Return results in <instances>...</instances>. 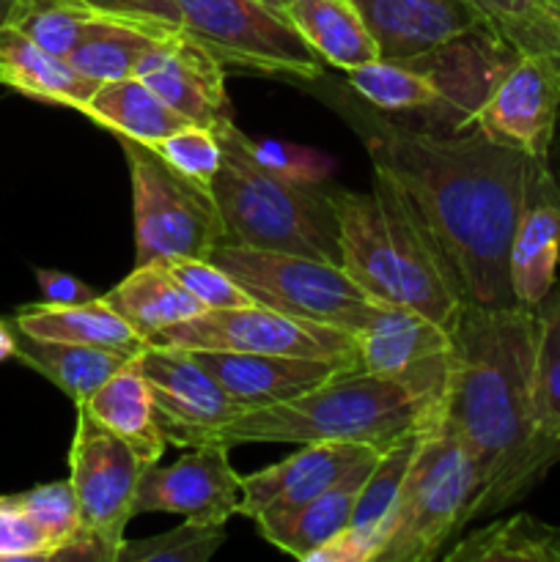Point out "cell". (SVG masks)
<instances>
[{
	"instance_id": "obj_38",
	"label": "cell",
	"mask_w": 560,
	"mask_h": 562,
	"mask_svg": "<svg viewBox=\"0 0 560 562\" xmlns=\"http://www.w3.org/2000/svg\"><path fill=\"white\" fill-rule=\"evenodd\" d=\"M152 148L184 179L212 192L214 179L223 168V143H220L217 132L201 124H187L154 143Z\"/></svg>"
},
{
	"instance_id": "obj_6",
	"label": "cell",
	"mask_w": 560,
	"mask_h": 562,
	"mask_svg": "<svg viewBox=\"0 0 560 562\" xmlns=\"http://www.w3.org/2000/svg\"><path fill=\"white\" fill-rule=\"evenodd\" d=\"M209 261L225 269L256 305L329 324L355 338L371 322L379 305L346 274L344 267L318 258L220 241Z\"/></svg>"
},
{
	"instance_id": "obj_22",
	"label": "cell",
	"mask_w": 560,
	"mask_h": 562,
	"mask_svg": "<svg viewBox=\"0 0 560 562\" xmlns=\"http://www.w3.org/2000/svg\"><path fill=\"white\" fill-rule=\"evenodd\" d=\"M329 195L335 201L340 225V256H344L340 267L373 302L399 305L393 250L373 192L333 190Z\"/></svg>"
},
{
	"instance_id": "obj_10",
	"label": "cell",
	"mask_w": 560,
	"mask_h": 562,
	"mask_svg": "<svg viewBox=\"0 0 560 562\" xmlns=\"http://www.w3.org/2000/svg\"><path fill=\"white\" fill-rule=\"evenodd\" d=\"M148 344L179 346V349L245 351V355L305 357V360L335 362L360 368L357 338L329 324L307 322L264 305L203 311L201 316L181 322L154 335Z\"/></svg>"
},
{
	"instance_id": "obj_25",
	"label": "cell",
	"mask_w": 560,
	"mask_h": 562,
	"mask_svg": "<svg viewBox=\"0 0 560 562\" xmlns=\"http://www.w3.org/2000/svg\"><path fill=\"white\" fill-rule=\"evenodd\" d=\"M110 311L119 313L143 340L176 327L181 322L201 316L206 307L187 294L184 285L173 278L168 263L152 261L132 269L115 289L102 296Z\"/></svg>"
},
{
	"instance_id": "obj_27",
	"label": "cell",
	"mask_w": 560,
	"mask_h": 562,
	"mask_svg": "<svg viewBox=\"0 0 560 562\" xmlns=\"http://www.w3.org/2000/svg\"><path fill=\"white\" fill-rule=\"evenodd\" d=\"M14 327L31 338L99 346L130 357L141 355L148 346L119 313L104 305L102 296L82 305H49V302L25 305L16 311Z\"/></svg>"
},
{
	"instance_id": "obj_11",
	"label": "cell",
	"mask_w": 560,
	"mask_h": 562,
	"mask_svg": "<svg viewBox=\"0 0 560 562\" xmlns=\"http://www.w3.org/2000/svg\"><path fill=\"white\" fill-rule=\"evenodd\" d=\"M137 360L168 445L190 450L220 442L223 428L242 415V406L228 398L190 349L148 344Z\"/></svg>"
},
{
	"instance_id": "obj_43",
	"label": "cell",
	"mask_w": 560,
	"mask_h": 562,
	"mask_svg": "<svg viewBox=\"0 0 560 562\" xmlns=\"http://www.w3.org/2000/svg\"><path fill=\"white\" fill-rule=\"evenodd\" d=\"M36 283L49 305H82V302L99 300L97 291L77 280L75 274L55 272V269H36Z\"/></svg>"
},
{
	"instance_id": "obj_23",
	"label": "cell",
	"mask_w": 560,
	"mask_h": 562,
	"mask_svg": "<svg viewBox=\"0 0 560 562\" xmlns=\"http://www.w3.org/2000/svg\"><path fill=\"white\" fill-rule=\"evenodd\" d=\"M377 459L379 453L368 456L366 461L351 467L338 483H333L327 492L313 497L302 508L278 516V519L258 521L256 527L261 530L264 541L272 543L280 552L291 554V558L307 562L313 552H318L324 543L333 541L338 532L349 527L357 499H360L362 486H366Z\"/></svg>"
},
{
	"instance_id": "obj_9",
	"label": "cell",
	"mask_w": 560,
	"mask_h": 562,
	"mask_svg": "<svg viewBox=\"0 0 560 562\" xmlns=\"http://www.w3.org/2000/svg\"><path fill=\"white\" fill-rule=\"evenodd\" d=\"M181 31L203 44L220 64L264 75L322 80L324 60L289 22L261 0H176Z\"/></svg>"
},
{
	"instance_id": "obj_19",
	"label": "cell",
	"mask_w": 560,
	"mask_h": 562,
	"mask_svg": "<svg viewBox=\"0 0 560 562\" xmlns=\"http://www.w3.org/2000/svg\"><path fill=\"white\" fill-rule=\"evenodd\" d=\"M560 263V179L536 162L527 201L511 241V291L516 305L538 307L555 289Z\"/></svg>"
},
{
	"instance_id": "obj_33",
	"label": "cell",
	"mask_w": 560,
	"mask_h": 562,
	"mask_svg": "<svg viewBox=\"0 0 560 562\" xmlns=\"http://www.w3.org/2000/svg\"><path fill=\"white\" fill-rule=\"evenodd\" d=\"M159 38L163 36H157V33H146L141 27L126 25V22L102 16L86 33V38L71 49L66 60L82 77L102 86V82L135 77L141 60L152 53V47Z\"/></svg>"
},
{
	"instance_id": "obj_28",
	"label": "cell",
	"mask_w": 560,
	"mask_h": 562,
	"mask_svg": "<svg viewBox=\"0 0 560 562\" xmlns=\"http://www.w3.org/2000/svg\"><path fill=\"white\" fill-rule=\"evenodd\" d=\"M285 16L324 64L349 71L379 58V47L351 0H289Z\"/></svg>"
},
{
	"instance_id": "obj_46",
	"label": "cell",
	"mask_w": 560,
	"mask_h": 562,
	"mask_svg": "<svg viewBox=\"0 0 560 562\" xmlns=\"http://www.w3.org/2000/svg\"><path fill=\"white\" fill-rule=\"evenodd\" d=\"M261 3H267L269 9L280 11V14H285V5H289V0H261Z\"/></svg>"
},
{
	"instance_id": "obj_14",
	"label": "cell",
	"mask_w": 560,
	"mask_h": 562,
	"mask_svg": "<svg viewBox=\"0 0 560 562\" xmlns=\"http://www.w3.org/2000/svg\"><path fill=\"white\" fill-rule=\"evenodd\" d=\"M228 445L190 448L170 467H148L137 486V514H173L192 525L225 527L239 514L242 475L228 461Z\"/></svg>"
},
{
	"instance_id": "obj_36",
	"label": "cell",
	"mask_w": 560,
	"mask_h": 562,
	"mask_svg": "<svg viewBox=\"0 0 560 562\" xmlns=\"http://www.w3.org/2000/svg\"><path fill=\"white\" fill-rule=\"evenodd\" d=\"M14 499L31 516L33 525L42 530V536L47 538L53 560H58V554L66 552L82 536L80 508H77L69 481L44 483V486L31 488V492L14 494Z\"/></svg>"
},
{
	"instance_id": "obj_37",
	"label": "cell",
	"mask_w": 560,
	"mask_h": 562,
	"mask_svg": "<svg viewBox=\"0 0 560 562\" xmlns=\"http://www.w3.org/2000/svg\"><path fill=\"white\" fill-rule=\"evenodd\" d=\"M223 543V527L181 521L179 527L163 536L126 541L119 562H206Z\"/></svg>"
},
{
	"instance_id": "obj_5",
	"label": "cell",
	"mask_w": 560,
	"mask_h": 562,
	"mask_svg": "<svg viewBox=\"0 0 560 562\" xmlns=\"http://www.w3.org/2000/svg\"><path fill=\"white\" fill-rule=\"evenodd\" d=\"M481 472L459 437L437 420L421 434L401 486L395 525L377 562H432L470 521Z\"/></svg>"
},
{
	"instance_id": "obj_4",
	"label": "cell",
	"mask_w": 560,
	"mask_h": 562,
	"mask_svg": "<svg viewBox=\"0 0 560 562\" xmlns=\"http://www.w3.org/2000/svg\"><path fill=\"white\" fill-rule=\"evenodd\" d=\"M214 132L223 143V168L212 195L223 217L225 241L340 267V225L333 195L313 181H291L264 170L247 154V135L234 121Z\"/></svg>"
},
{
	"instance_id": "obj_41",
	"label": "cell",
	"mask_w": 560,
	"mask_h": 562,
	"mask_svg": "<svg viewBox=\"0 0 560 562\" xmlns=\"http://www.w3.org/2000/svg\"><path fill=\"white\" fill-rule=\"evenodd\" d=\"M82 3L91 5L97 14L157 36L181 31V11L176 0H82Z\"/></svg>"
},
{
	"instance_id": "obj_45",
	"label": "cell",
	"mask_w": 560,
	"mask_h": 562,
	"mask_svg": "<svg viewBox=\"0 0 560 562\" xmlns=\"http://www.w3.org/2000/svg\"><path fill=\"white\" fill-rule=\"evenodd\" d=\"M25 0H0V27H9L20 20Z\"/></svg>"
},
{
	"instance_id": "obj_31",
	"label": "cell",
	"mask_w": 560,
	"mask_h": 562,
	"mask_svg": "<svg viewBox=\"0 0 560 562\" xmlns=\"http://www.w3.org/2000/svg\"><path fill=\"white\" fill-rule=\"evenodd\" d=\"M445 562H560V525L516 514L489 521L443 552Z\"/></svg>"
},
{
	"instance_id": "obj_24",
	"label": "cell",
	"mask_w": 560,
	"mask_h": 562,
	"mask_svg": "<svg viewBox=\"0 0 560 562\" xmlns=\"http://www.w3.org/2000/svg\"><path fill=\"white\" fill-rule=\"evenodd\" d=\"M0 86L38 102L82 110L97 82L82 77L66 58L47 53L14 25L0 27Z\"/></svg>"
},
{
	"instance_id": "obj_40",
	"label": "cell",
	"mask_w": 560,
	"mask_h": 562,
	"mask_svg": "<svg viewBox=\"0 0 560 562\" xmlns=\"http://www.w3.org/2000/svg\"><path fill=\"white\" fill-rule=\"evenodd\" d=\"M247 154L261 165L264 170L275 176H283L291 181H318L327 176V159L313 148L294 146V143H278V140H253L245 137Z\"/></svg>"
},
{
	"instance_id": "obj_29",
	"label": "cell",
	"mask_w": 560,
	"mask_h": 562,
	"mask_svg": "<svg viewBox=\"0 0 560 562\" xmlns=\"http://www.w3.org/2000/svg\"><path fill=\"white\" fill-rule=\"evenodd\" d=\"M16 360L31 371L42 373L60 393L69 395L77 406H82L132 357L99 349V346L31 338V335L16 329Z\"/></svg>"
},
{
	"instance_id": "obj_21",
	"label": "cell",
	"mask_w": 560,
	"mask_h": 562,
	"mask_svg": "<svg viewBox=\"0 0 560 562\" xmlns=\"http://www.w3.org/2000/svg\"><path fill=\"white\" fill-rule=\"evenodd\" d=\"M426 431V428H423ZM415 431L395 442L393 448L382 450L362 486L360 499L355 505L349 527L313 552L307 562H377L388 543L399 510L401 486H404L406 470L412 464L421 434Z\"/></svg>"
},
{
	"instance_id": "obj_35",
	"label": "cell",
	"mask_w": 560,
	"mask_h": 562,
	"mask_svg": "<svg viewBox=\"0 0 560 562\" xmlns=\"http://www.w3.org/2000/svg\"><path fill=\"white\" fill-rule=\"evenodd\" d=\"M349 86L373 108L390 113H410V110H434L445 104L437 82L423 69L401 60H368L346 71Z\"/></svg>"
},
{
	"instance_id": "obj_26",
	"label": "cell",
	"mask_w": 560,
	"mask_h": 562,
	"mask_svg": "<svg viewBox=\"0 0 560 562\" xmlns=\"http://www.w3.org/2000/svg\"><path fill=\"white\" fill-rule=\"evenodd\" d=\"M141 357V355H137ZM132 357L126 366H121L91 398L82 404V409L102 423L108 431L124 439L148 467L159 464L168 439L159 431L157 415H154V401L148 393V384L143 379L141 360Z\"/></svg>"
},
{
	"instance_id": "obj_7",
	"label": "cell",
	"mask_w": 560,
	"mask_h": 562,
	"mask_svg": "<svg viewBox=\"0 0 560 562\" xmlns=\"http://www.w3.org/2000/svg\"><path fill=\"white\" fill-rule=\"evenodd\" d=\"M132 179L135 267L176 258H209L225 241L214 195L170 168L148 143L119 137Z\"/></svg>"
},
{
	"instance_id": "obj_18",
	"label": "cell",
	"mask_w": 560,
	"mask_h": 562,
	"mask_svg": "<svg viewBox=\"0 0 560 562\" xmlns=\"http://www.w3.org/2000/svg\"><path fill=\"white\" fill-rule=\"evenodd\" d=\"M379 47V58L410 60L486 27L470 0H351Z\"/></svg>"
},
{
	"instance_id": "obj_16",
	"label": "cell",
	"mask_w": 560,
	"mask_h": 562,
	"mask_svg": "<svg viewBox=\"0 0 560 562\" xmlns=\"http://www.w3.org/2000/svg\"><path fill=\"white\" fill-rule=\"evenodd\" d=\"M135 77H141L190 124L217 130L234 121L231 99L225 93L223 64L187 31L159 38L141 60Z\"/></svg>"
},
{
	"instance_id": "obj_8",
	"label": "cell",
	"mask_w": 560,
	"mask_h": 562,
	"mask_svg": "<svg viewBox=\"0 0 560 562\" xmlns=\"http://www.w3.org/2000/svg\"><path fill=\"white\" fill-rule=\"evenodd\" d=\"M148 464L113 431L77 406L69 450V483L80 508L82 536L58 560L119 562L126 525L135 519L137 486Z\"/></svg>"
},
{
	"instance_id": "obj_30",
	"label": "cell",
	"mask_w": 560,
	"mask_h": 562,
	"mask_svg": "<svg viewBox=\"0 0 560 562\" xmlns=\"http://www.w3.org/2000/svg\"><path fill=\"white\" fill-rule=\"evenodd\" d=\"M80 113L113 132L115 137H132V140L148 143V146L190 124L141 77L102 82Z\"/></svg>"
},
{
	"instance_id": "obj_39",
	"label": "cell",
	"mask_w": 560,
	"mask_h": 562,
	"mask_svg": "<svg viewBox=\"0 0 560 562\" xmlns=\"http://www.w3.org/2000/svg\"><path fill=\"white\" fill-rule=\"evenodd\" d=\"M168 269L184 285L187 294L195 296L206 311L253 305L250 294L209 258H176V261H168Z\"/></svg>"
},
{
	"instance_id": "obj_15",
	"label": "cell",
	"mask_w": 560,
	"mask_h": 562,
	"mask_svg": "<svg viewBox=\"0 0 560 562\" xmlns=\"http://www.w3.org/2000/svg\"><path fill=\"white\" fill-rule=\"evenodd\" d=\"M360 368L404 379L443 398L450 373V329L404 305L379 302L371 322L357 333Z\"/></svg>"
},
{
	"instance_id": "obj_13",
	"label": "cell",
	"mask_w": 560,
	"mask_h": 562,
	"mask_svg": "<svg viewBox=\"0 0 560 562\" xmlns=\"http://www.w3.org/2000/svg\"><path fill=\"white\" fill-rule=\"evenodd\" d=\"M560 115V60L519 55L472 115V126L497 143L547 162Z\"/></svg>"
},
{
	"instance_id": "obj_20",
	"label": "cell",
	"mask_w": 560,
	"mask_h": 562,
	"mask_svg": "<svg viewBox=\"0 0 560 562\" xmlns=\"http://www.w3.org/2000/svg\"><path fill=\"white\" fill-rule=\"evenodd\" d=\"M195 360L212 373L231 401L242 406V412L264 409V406L283 404L311 393L318 384L333 379L335 373L351 368L335 366L324 360H305V357H278V355H245V351H209L190 349Z\"/></svg>"
},
{
	"instance_id": "obj_42",
	"label": "cell",
	"mask_w": 560,
	"mask_h": 562,
	"mask_svg": "<svg viewBox=\"0 0 560 562\" xmlns=\"http://www.w3.org/2000/svg\"><path fill=\"white\" fill-rule=\"evenodd\" d=\"M0 560H53L47 538L22 510L14 494L0 497Z\"/></svg>"
},
{
	"instance_id": "obj_32",
	"label": "cell",
	"mask_w": 560,
	"mask_h": 562,
	"mask_svg": "<svg viewBox=\"0 0 560 562\" xmlns=\"http://www.w3.org/2000/svg\"><path fill=\"white\" fill-rule=\"evenodd\" d=\"M533 437L538 461L549 472L560 461V294H549L538 305Z\"/></svg>"
},
{
	"instance_id": "obj_1",
	"label": "cell",
	"mask_w": 560,
	"mask_h": 562,
	"mask_svg": "<svg viewBox=\"0 0 560 562\" xmlns=\"http://www.w3.org/2000/svg\"><path fill=\"white\" fill-rule=\"evenodd\" d=\"M373 168L384 170L415 203L448 261L464 302L516 305L511 241L538 159L472 126L459 137L379 124L366 137Z\"/></svg>"
},
{
	"instance_id": "obj_12",
	"label": "cell",
	"mask_w": 560,
	"mask_h": 562,
	"mask_svg": "<svg viewBox=\"0 0 560 562\" xmlns=\"http://www.w3.org/2000/svg\"><path fill=\"white\" fill-rule=\"evenodd\" d=\"M371 192L388 228L393 250L395 278H399V305L423 313L443 327H453L456 313L464 305L459 283L437 241L428 234L415 203L384 170L373 168Z\"/></svg>"
},
{
	"instance_id": "obj_2",
	"label": "cell",
	"mask_w": 560,
	"mask_h": 562,
	"mask_svg": "<svg viewBox=\"0 0 560 562\" xmlns=\"http://www.w3.org/2000/svg\"><path fill=\"white\" fill-rule=\"evenodd\" d=\"M536 346L538 307L464 302L450 327L443 423L481 472L470 521L508 508L547 475L533 437Z\"/></svg>"
},
{
	"instance_id": "obj_34",
	"label": "cell",
	"mask_w": 560,
	"mask_h": 562,
	"mask_svg": "<svg viewBox=\"0 0 560 562\" xmlns=\"http://www.w3.org/2000/svg\"><path fill=\"white\" fill-rule=\"evenodd\" d=\"M489 31L519 55L560 60V0H470Z\"/></svg>"
},
{
	"instance_id": "obj_44",
	"label": "cell",
	"mask_w": 560,
	"mask_h": 562,
	"mask_svg": "<svg viewBox=\"0 0 560 562\" xmlns=\"http://www.w3.org/2000/svg\"><path fill=\"white\" fill-rule=\"evenodd\" d=\"M16 357V329L14 324H5L3 318H0V362L5 360H14Z\"/></svg>"
},
{
	"instance_id": "obj_3",
	"label": "cell",
	"mask_w": 560,
	"mask_h": 562,
	"mask_svg": "<svg viewBox=\"0 0 560 562\" xmlns=\"http://www.w3.org/2000/svg\"><path fill=\"white\" fill-rule=\"evenodd\" d=\"M443 404L445 395L423 393L404 379L351 368L300 398L242 412L223 428L220 442H357L388 450L443 420Z\"/></svg>"
},
{
	"instance_id": "obj_17",
	"label": "cell",
	"mask_w": 560,
	"mask_h": 562,
	"mask_svg": "<svg viewBox=\"0 0 560 562\" xmlns=\"http://www.w3.org/2000/svg\"><path fill=\"white\" fill-rule=\"evenodd\" d=\"M373 453H382V450L357 442L302 445L300 453H291L289 459L253 472V475H242L239 516H247L258 525V521L291 514L327 492L351 467Z\"/></svg>"
}]
</instances>
